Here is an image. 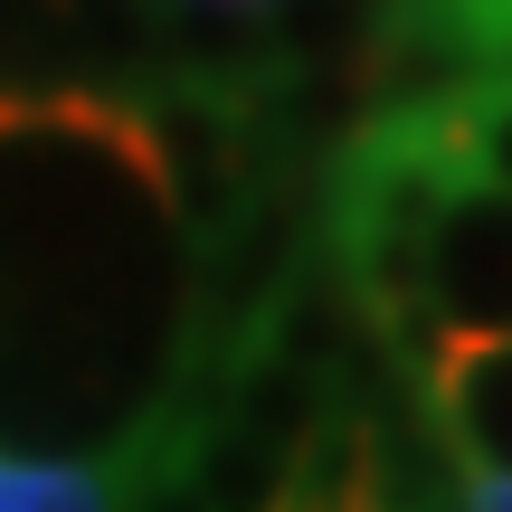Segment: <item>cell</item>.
I'll return each instance as SVG.
<instances>
[{"label": "cell", "instance_id": "5b68a950", "mask_svg": "<svg viewBox=\"0 0 512 512\" xmlns=\"http://www.w3.org/2000/svg\"><path fill=\"white\" fill-rule=\"evenodd\" d=\"M427 418L465 484H512V342H446L427 370Z\"/></svg>", "mask_w": 512, "mask_h": 512}, {"label": "cell", "instance_id": "3957f363", "mask_svg": "<svg viewBox=\"0 0 512 512\" xmlns=\"http://www.w3.org/2000/svg\"><path fill=\"white\" fill-rule=\"evenodd\" d=\"M209 427L219 418L162 408L133 446H105V456H10L0 446V512H162L190 456L209 446Z\"/></svg>", "mask_w": 512, "mask_h": 512}, {"label": "cell", "instance_id": "7a4b0ae2", "mask_svg": "<svg viewBox=\"0 0 512 512\" xmlns=\"http://www.w3.org/2000/svg\"><path fill=\"white\" fill-rule=\"evenodd\" d=\"M76 86L124 76H238V86H304L361 57L370 0H67Z\"/></svg>", "mask_w": 512, "mask_h": 512}, {"label": "cell", "instance_id": "8992f818", "mask_svg": "<svg viewBox=\"0 0 512 512\" xmlns=\"http://www.w3.org/2000/svg\"><path fill=\"white\" fill-rule=\"evenodd\" d=\"M465 171H475L484 190H512V86H494L484 105H465Z\"/></svg>", "mask_w": 512, "mask_h": 512}, {"label": "cell", "instance_id": "277c9868", "mask_svg": "<svg viewBox=\"0 0 512 512\" xmlns=\"http://www.w3.org/2000/svg\"><path fill=\"white\" fill-rule=\"evenodd\" d=\"M427 313L446 342H512V190L465 181L427 247Z\"/></svg>", "mask_w": 512, "mask_h": 512}, {"label": "cell", "instance_id": "6da1fadb", "mask_svg": "<svg viewBox=\"0 0 512 512\" xmlns=\"http://www.w3.org/2000/svg\"><path fill=\"white\" fill-rule=\"evenodd\" d=\"M190 370V247L114 86H0V446H133Z\"/></svg>", "mask_w": 512, "mask_h": 512}, {"label": "cell", "instance_id": "52a82bcc", "mask_svg": "<svg viewBox=\"0 0 512 512\" xmlns=\"http://www.w3.org/2000/svg\"><path fill=\"white\" fill-rule=\"evenodd\" d=\"M465 512H512V484H465Z\"/></svg>", "mask_w": 512, "mask_h": 512}]
</instances>
